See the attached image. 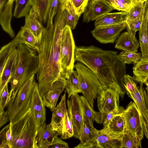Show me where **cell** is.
I'll use <instances>...</instances> for the list:
<instances>
[{"label": "cell", "mask_w": 148, "mask_h": 148, "mask_svg": "<svg viewBox=\"0 0 148 148\" xmlns=\"http://www.w3.org/2000/svg\"><path fill=\"white\" fill-rule=\"evenodd\" d=\"M133 77L128 74L125 75L123 78V84L125 92L130 98L131 95L134 92L138 87Z\"/></svg>", "instance_id": "obj_40"}, {"label": "cell", "mask_w": 148, "mask_h": 148, "mask_svg": "<svg viewBox=\"0 0 148 148\" xmlns=\"http://www.w3.org/2000/svg\"><path fill=\"white\" fill-rule=\"evenodd\" d=\"M60 1V0H52L49 12L46 26L52 27L53 26V19L57 13Z\"/></svg>", "instance_id": "obj_41"}, {"label": "cell", "mask_w": 148, "mask_h": 148, "mask_svg": "<svg viewBox=\"0 0 148 148\" xmlns=\"http://www.w3.org/2000/svg\"><path fill=\"white\" fill-rule=\"evenodd\" d=\"M66 79V84L65 89L68 93V99L73 93H82L77 71H74L73 70H69Z\"/></svg>", "instance_id": "obj_28"}, {"label": "cell", "mask_w": 148, "mask_h": 148, "mask_svg": "<svg viewBox=\"0 0 148 148\" xmlns=\"http://www.w3.org/2000/svg\"><path fill=\"white\" fill-rule=\"evenodd\" d=\"M143 84L146 86V89L147 90V91L148 92V77H147L145 80Z\"/></svg>", "instance_id": "obj_52"}, {"label": "cell", "mask_w": 148, "mask_h": 148, "mask_svg": "<svg viewBox=\"0 0 148 148\" xmlns=\"http://www.w3.org/2000/svg\"><path fill=\"white\" fill-rule=\"evenodd\" d=\"M113 9L103 0H89L83 13V22L96 20Z\"/></svg>", "instance_id": "obj_14"}, {"label": "cell", "mask_w": 148, "mask_h": 148, "mask_svg": "<svg viewBox=\"0 0 148 148\" xmlns=\"http://www.w3.org/2000/svg\"></svg>", "instance_id": "obj_55"}, {"label": "cell", "mask_w": 148, "mask_h": 148, "mask_svg": "<svg viewBox=\"0 0 148 148\" xmlns=\"http://www.w3.org/2000/svg\"><path fill=\"white\" fill-rule=\"evenodd\" d=\"M9 120V118L7 110L3 113L0 114V127H1Z\"/></svg>", "instance_id": "obj_50"}, {"label": "cell", "mask_w": 148, "mask_h": 148, "mask_svg": "<svg viewBox=\"0 0 148 148\" xmlns=\"http://www.w3.org/2000/svg\"><path fill=\"white\" fill-rule=\"evenodd\" d=\"M75 148H100L96 138L94 140L85 144L79 143Z\"/></svg>", "instance_id": "obj_48"}, {"label": "cell", "mask_w": 148, "mask_h": 148, "mask_svg": "<svg viewBox=\"0 0 148 148\" xmlns=\"http://www.w3.org/2000/svg\"><path fill=\"white\" fill-rule=\"evenodd\" d=\"M11 148H34L38 129L30 108L22 117L11 123Z\"/></svg>", "instance_id": "obj_4"}, {"label": "cell", "mask_w": 148, "mask_h": 148, "mask_svg": "<svg viewBox=\"0 0 148 148\" xmlns=\"http://www.w3.org/2000/svg\"><path fill=\"white\" fill-rule=\"evenodd\" d=\"M74 133L73 125L69 117L67 110L63 119L61 138L64 139L69 138L73 136Z\"/></svg>", "instance_id": "obj_38"}, {"label": "cell", "mask_w": 148, "mask_h": 148, "mask_svg": "<svg viewBox=\"0 0 148 148\" xmlns=\"http://www.w3.org/2000/svg\"><path fill=\"white\" fill-rule=\"evenodd\" d=\"M133 68V77L140 84H143L148 77V58H142Z\"/></svg>", "instance_id": "obj_27"}, {"label": "cell", "mask_w": 148, "mask_h": 148, "mask_svg": "<svg viewBox=\"0 0 148 148\" xmlns=\"http://www.w3.org/2000/svg\"><path fill=\"white\" fill-rule=\"evenodd\" d=\"M52 0H32V7L36 10L42 22L47 23Z\"/></svg>", "instance_id": "obj_29"}, {"label": "cell", "mask_w": 148, "mask_h": 148, "mask_svg": "<svg viewBox=\"0 0 148 148\" xmlns=\"http://www.w3.org/2000/svg\"><path fill=\"white\" fill-rule=\"evenodd\" d=\"M140 43L135 36L125 32L123 33L117 40L115 47L123 51L137 52Z\"/></svg>", "instance_id": "obj_22"}, {"label": "cell", "mask_w": 148, "mask_h": 148, "mask_svg": "<svg viewBox=\"0 0 148 148\" xmlns=\"http://www.w3.org/2000/svg\"><path fill=\"white\" fill-rule=\"evenodd\" d=\"M13 2L8 0L0 12V23L2 28L12 38H13L15 36L11 25Z\"/></svg>", "instance_id": "obj_24"}, {"label": "cell", "mask_w": 148, "mask_h": 148, "mask_svg": "<svg viewBox=\"0 0 148 148\" xmlns=\"http://www.w3.org/2000/svg\"><path fill=\"white\" fill-rule=\"evenodd\" d=\"M70 98L66 101L68 114L73 125V136L79 138L83 120L82 100L76 93L72 94Z\"/></svg>", "instance_id": "obj_10"}, {"label": "cell", "mask_w": 148, "mask_h": 148, "mask_svg": "<svg viewBox=\"0 0 148 148\" xmlns=\"http://www.w3.org/2000/svg\"><path fill=\"white\" fill-rule=\"evenodd\" d=\"M10 123L6 125L0 132V148H9L7 143L6 133L10 126Z\"/></svg>", "instance_id": "obj_47"}, {"label": "cell", "mask_w": 148, "mask_h": 148, "mask_svg": "<svg viewBox=\"0 0 148 148\" xmlns=\"http://www.w3.org/2000/svg\"><path fill=\"white\" fill-rule=\"evenodd\" d=\"M124 110L122 107L119 110H114L107 114H105L103 122V127L107 126L111 120L116 115L122 113Z\"/></svg>", "instance_id": "obj_46"}, {"label": "cell", "mask_w": 148, "mask_h": 148, "mask_svg": "<svg viewBox=\"0 0 148 148\" xmlns=\"http://www.w3.org/2000/svg\"><path fill=\"white\" fill-rule=\"evenodd\" d=\"M9 0L11 1H14V0Z\"/></svg>", "instance_id": "obj_54"}, {"label": "cell", "mask_w": 148, "mask_h": 148, "mask_svg": "<svg viewBox=\"0 0 148 148\" xmlns=\"http://www.w3.org/2000/svg\"><path fill=\"white\" fill-rule=\"evenodd\" d=\"M66 84V79L60 75L53 82L49 89L41 96L45 106L52 112L56 107L58 99L65 88Z\"/></svg>", "instance_id": "obj_13"}, {"label": "cell", "mask_w": 148, "mask_h": 148, "mask_svg": "<svg viewBox=\"0 0 148 148\" xmlns=\"http://www.w3.org/2000/svg\"><path fill=\"white\" fill-rule=\"evenodd\" d=\"M113 9L128 12L132 5V0H103Z\"/></svg>", "instance_id": "obj_37"}, {"label": "cell", "mask_w": 148, "mask_h": 148, "mask_svg": "<svg viewBox=\"0 0 148 148\" xmlns=\"http://www.w3.org/2000/svg\"><path fill=\"white\" fill-rule=\"evenodd\" d=\"M145 1L132 0L131 7L127 12V16L125 22L141 18Z\"/></svg>", "instance_id": "obj_34"}, {"label": "cell", "mask_w": 148, "mask_h": 148, "mask_svg": "<svg viewBox=\"0 0 148 148\" xmlns=\"http://www.w3.org/2000/svg\"><path fill=\"white\" fill-rule=\"evenodd\" d=\"M143 84H140L131 98L136 103L140 113L143 124L144 133L148 139V92L144 89Z\"/></svg>", "instance_id": "obj_12"}, {"label": "cell", "mask_w": 148, "mask_h": 148, "mask_svg": "<svg viewBox=\"0 0 148 148\" xmlns=\"http://www.w3.org/2000/svg\"><path fill=\"white\" fill-rule=\"evenodd\" d=\"M123 134L114 133L106 126L98 130L96 139L100 148H122Z\"/></svg>", "instance_id": "obj_15"}, {"label": "cell", "mask_w": 148, "mask_h": 148, "mask_svg": "<svg viewBox=\"0 0 148 148\" xmlns=\"http://www.w3.org/2000/svg\"><path fill=\"white\" fill-rule=\"evenodd\" d=\"M18 58L13 76L10 81V88L7 106L9 107L23 84L30 76L37 74L39 59L36 51L25 44H20L17 47Z\"/></svg>", "instance_id": "obj_3"}, {"label": "cell", "mask_w": 148, "mask_h": 148, "mask_svg": "<svg viewBox=\"0 0 148 148\" xmlns=\"http://www.w3.org/2000/svg\"><path fill=\"white\" fill-rule=\"evenodd\" d=\"M118 56L125 64H135L139 61L142 57L141 53L123 51Z\"/></svg>", "instance_id": "obj_39"}, {"label": "cell", "mask_w": 148, "mask_h": 148, "mask_svg": "<svg viewBox=\"0 0 148 148\" xmlns=\"http://www.w3.org/2000/svg\"><path fill=\"white\" fill-rule=\"evenodd\" d=\"M75 47L71 29L66 26L62 32L60 56V75L66 79L68 71L73 70Z\"/></svg>", "instance_id": "obj_7"}, {"label": "cell", "mask_w": 148, "mask_h": 148, "mask_svg": "<svg viewBox=\"0 0 148 148\" xmlns=\"http://www.w3.org/2000/svg\"><path fill=\"white\" fill-rule=\"evenodd\" d=\"M6 0H0V12L2 10L6 3Z\"/></svg>", "instance_id": "obj_51"}, {"label": "cell", "mask_w": 148, "mask_h": 148, "mask_svg": "<svg viewBox=\"0 0 148 148\" xmlns=\"http://www.w3.org/2000/svg\"><path fill=\"white\" fill-rule=\"evenodd\" d=\"M69 148V147L67 143L56 136L54 138L52 143L48 146L47 148Z\"/></svg>", "instance_id": "obj_45"}, {"label": "cell", "mask_w": 148, "mask_h": 148, "mask_svg": "<svg viewBox=\"0 0 148 148\" xmlns=\"http://www.w3.org/2000/svg\"><path fill=\"white\" fill-rule=\"evenodd\" d=\"M15 5L14 16L17 18L25 16L32 6V0H14Z\"/></svg>", "instance_id": "obj_31"}, {"label": "cell", "mask_w": 148, "mask_h": 148, "mask_svg": "<svg viewBox=\"0 0 148 148\" xmlns=\"http://www.w3.org/2000/svg\"><path fill=\"white\" fill-rule=\"evenodd\" d=\"M59 135L56 131L52 130L50 124L46 125L45 122L38 128L34 148H47L54 138Z\"/></svg>", "instance_id": "obj_17"}, {"label": "cell", "mask_w": 148, "mask_h": 148, "mask_svg": "<svg viewBox=\"0 0 148 148\" xmlns=\"http://www.w3.org/2000/svg\"><path fill=\"white\" fill-rule=\"evenodd\" d=\"M71 0H60V1H64L67 3L71 2Z\"/></svg>", "instance_id": "obj_53"}, {"label": "cell", "mask_w": 148, "mask_h": 148, "mask_svg": "<svg viewBox=\"0 0 148 148\" xmlns=\"http://www.w3.org/2000/svg\"><path fill=\"white\" fill-rule=\"evenodd\" d=\"M98 130L95 128H91L85 123L83 119L79 139L81 144H85L92 141L96 138Z\"/></svg>", "instance_id": "obj_32"}, {"label": "cell", "mask_w": 148, "mask_h": 148, "mask_svg": "<svg viewBox=\"0 0 148 148\" xmlns=\"http://www.w3.org/2000/svg\"><path fill=\"white\" fill-rule=\"evenodd\" d=\"M127 28L125 23L95 27L91 32L93 36L101 43H113L121 32Z\"/></svg>", "instance_id": "obj_11"}, {"label": "cell", "mask_w": 148, "mask_h": 148, "mask_svg": "<svg viewBox=\"0 0 148 148\" xmlns=\"http://www.w3.org/2000/svg\"><path fill=\"white\" fill-rule=\"evenodd\" d=\"M127 16V12L107 13L95 20V27L125 23Z\"/></svg>", "instance_id": "obj_23"}, {"label": "cell", "mask_w": 148, "mask_h": 148, "mask_svg": "<svg viewBox=\"0 0 148 148\" xmlns=\"http://www.w3.org/2000/svg\"><path fill=\"white\" fill-rule=\"evenodd\" d=\"M66 92L65 90L61 97L60 102L53 111L50 123L52 130L56 131L59 135H61L63 119L67 110L66 104Z\"/></svg>", "instance_id": "obj_19"}, {"label": "cell", "mask_w": 148, "mask_h": 148, "mask_svg": "<svg viewBox=\"0 0 148 148\" xmlns=\"http://www.w3.org/2000/svg\"><path fill=\"white\" fill-rule=\"evenodd\" d=\"M117 53V52L104 50L93 45L75 46L74 60L91 69L102 86L114 89L123 99L125 92L122 79L126 75V67Z\"/></svg>", "instance_id": "obj_2"}, {"label": "cell", "mask_w": 148, "mask_h": 148, "mask_svg": "<svg viewBox=\"0 0 148 148\" xmlns=\"http://www.w3.org/2000/svg\"><path fill=\"white\" fill-rule=\"evenodd\" d=\"M78 77L80 88L83 96L93 108L94 100L97 97L101 84L94 72L81 62L74 65Z\"/></svg>", "instance_id": "obj_6"}, {"label": "cell", "mask_w": 148, "mask_h": 148, "mask_svg": "<svg viewBox=\"0 0 148 148\" xmlns=\"http://www.w3.org/2000/svg\"><path fill=\"white\" fill-rule=\"evenodd\" d=\"M20 44H25L38 52L39 43L36 38L33 34L24 26H22L15 37Z\"/></svg>", "instance_id": "obj_25"}, {"label": "cell", "mask_w": 148, "mask_h": 148, "mask_svg": "<svg viewBox=\"0 0 148 148\" xmlns=\"http://www.w3.org/2000/svg\"><path fill=\"white\" fill-rule=\"evenodd\" d=\"M141 22V17L125 22L127 25V32L135 36L136 32L140 30Z\"/></svg>", "instance_id": "obj_42"}, {"label": "cell", "mask_w": 148, "mask_h": 148, "mask_svg": "<svg viewBox=\"0 0 148 148\" xmlns=\"http://www.w3.org/2000/svg\"><path fill=\"white\" fill-rule=\"evenodd\" d=\"M123 113L116 115L106 126L111 132L117 134H123L125 131Z\"/></svg>", "instance_id": "obj_33"}, {"label": "cell", "mask_w": 148, "mask_h": 148, "mask_svg": "<svg viewBox=\"0 0 148 148\" xmlns=\"http://www.w3.org/2000/svg\"><path fill=\"white\" fill-rule=\"evenodd\" d=\"M66 15V7L60 4L53 26L45 27L39 43V66L36 78L40 95L49 89L60 75L61 37Z\"/></svg>", "instance_id": "obj_1"}, {"label": "cell", "mask_w": 148, "mask_h": 148, "mask_svg": "<svg viewBox=\"0 0 148 148\" xmlns=\"http://www.w3.org/2000/svg\"><path fill=\"white\" fill-rule=\"evenodd\" d=\"M142 22L139 31L140 49L142 58H148V0H145L141 13Z\"/></svg>", "instance_id": "obj_16"}, {"label": "cell", "mask_w": 148, "mask_h": 148, "mask_svg": "<svg viewBox=\"0 0 148 148\" xmlns=\"http://www.w3.org/2000/svg\"><path fill=\"white\" fill-rule=\"evenodd\" d=\"M119 94L114 89L101 86L97 94V106L99 111L105 114L122 107L119 105Z\"/></svg>", "instance_id": "obj_9"}, {"label": "cell", "mask_w": 148, "mask_h": 148, "mask_svg": "<svg viewBox=\"0 0 148 148\" xmlns=\"http://www.w3.org/2000/svg\"><path fill=\"white\" fill-rule=\"evenodd\" d=\"M18 51L13 50L10 55L2 74L0 75V94L6 84L10 82L14 74L17 63Z\"/></svg>", "instance_id": "obj_20"}, {"label": "cell", "mask_w": 148, "mask_h": 148, "mask_svg": "<svg viewBox=\"0 0 148 148\" xmlns=\"http://www.w3.org/2000/svg\"><path fill=\"white\" fill-rule=\"evenodd\" d=\"M35 74L28 79L18 92L12 104L7 110L9 121L14 123L22 117L30 108Z\"/></svg>", "instance_id": "obj_5"}, {"label": "cell", "mask_w": 148, "mask_h": 148, "mask_svg": "<svg viewBox=\"0 0 148 148\" xmlns=\"http://www.w3.org/2000/svg\"><path fill=\"white\" fill-rule=\"evenodd\" d=\"M10 126L6 133V138L7 144L9 148H11L12 139L11 129V123L10 122Z\"/></svg>", "instance_id": "obj_49"}, {"label": "cell", "mask_w": 148, "mask_h": 148, "mask_svg": "<svg viewBox=\"0 0 148 148\" xmlns=\"http://www.w3.org/2000/svg\"><path fill=\"white\" fill-rule=\"evenodd\" d=\"M66 9V15L65 27L68 26L71 29H74L80 16L76 13L71 2L67 3Z\"/></svg>", "instance_id": "obj_35"}, {"label": "cell", "mask_w": 148, "mask_h": 148, "mask_svg": "<svg viewBox=\"0 0 148 148\" xmlns=\"http://www.w3.org/2000/svg\"><path fill=\"white\" fill-rule=\"evenodd\" d=\"M24 27L33 34L39 43L41 40L45 27L38 14L32 7L25 16Z\"/></svg>", "instance_id": "obj_18"}, {"label": "cell", "mask_w": 148, "mask_h": 148, "mask_svg": "<svg viewBox=\"0 0 148 148\" xmlns=\"http://www.w3.org/2000/svg\"><path fill=\"white\" fill-rule=\"evenodd\" d=\"M122 148H141L142 147L141 140L126 131L122 137Z\"/></svg>", "instance_id": "obj_36"}, {"label": "cell", "mask_w": 148, "mask_h": 148, "mask_svg": "<svg viewBox=\"0 0 148 148\" xmlns=\"http://www.w3.org/2000/svg\"><path fill=\"white\" fill-rule=\"evenodd\" d=\"M89 0H71V2L76 13L79 16L83 13Z\"/></svg>", "instance_id": "obj_43"}, {"label": "cell", "mask_w": 148, "mask_h": 148, "mask_svg": "<svg viewBox=\"0 0 148 148\" xmlns=\"http://www.w3.org/2000/svg\"><path fill=\"white\" fill-rule=\"evenodd\" d=\"M19 44L18 40L14 38L11 41L1 48L0 51V75L3 72L10 55Z\"/></svg>", "instance_id": "obj_30"}, {"label": "cell", "mask_w": 148, "mask_h": 148, "mask_svg": "<svg viewBox=\"0 0 148 148\" xmlns=\"http://www.w3.org/2000/svg\"><path fill=\"white\" fill-rule=\"evenodd\" d=\"M125 131L134 136L142 140L144 135L141 116L134 101L129 103L123 113Z\"/></svg>", "instance_id": "obj_8"}, {"label": "cell", "mask_w": 148, "mask_h": 148, "mask_svg": "<svg viewBox=\"0 0 148 148\" xmlns=\"http://www.w3.org/2000/svg\"><path fill=\"white\" fill-rule=\"evenodd\" d=\"M29 107L33 114L37 113L46 114L45 106L39 91L38 84L35 81L33 87Z\"/></svg>", "instance_id": "obj_26"}, {"label": "cell", "mask_w": 148, "mask_h": 148, "mask_svg": "<svg viewBox=\"0 0 148 148\" xmlns=\"http://www.w3.org/2000/svg\"><path fill=\"white\" fill-rule=\"evenodd\" d=\"M80 97L82 105L83 119L87 125L91 128H94V121L99 124L103 123L105 114L94 111L85 97L82 95Z\"/></svg>", "instance_id": "obj_21"}, {"label": "cell", "mask_w": 148, "mask_h": 148, "mask_svg": "<svg viewBox=\"0 0 148 148\" xmlns=\"http://www.w3.org/2000/svg\"><path fill=\"white\" fill-rule=\"evenodd\" d=\"M8 84L5 86L1 93L0 94V114L5 112L4 108L8 104L9 94Z\"/></svg>", "instance_id": "obj_44"}]
</instances>
